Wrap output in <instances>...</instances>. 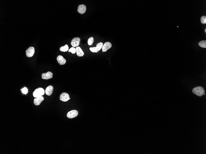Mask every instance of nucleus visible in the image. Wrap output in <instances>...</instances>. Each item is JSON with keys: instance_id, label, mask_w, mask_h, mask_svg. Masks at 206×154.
<instances>
[{"instance_id": "nucleus-1", "label": "nucleus", "mask_w": 206, "mask_h": 154, "mask_svg": "<svg viewBox=\"0 0 206 154\" xmlns=\"http://www.w3.org/2000/svg\"><path fill=\"white\" fill-rule=\"evenodd\" d=\"M192 92L195 94L199 97L205 95L204 89L202 86H197L194 88L192 89Z\"/></svg>"}, {"instance_id": "nucleus-2", "label": "nucleus", "mask_w": 206, "mask_h": 154, "mask_svg": "<svg viewBox=\"0 0 206 154\" xmlns=\"http://www.w3.org/2000/svg\"><path fill=\"white\" fill-rule=\"evenodd\" d=\"M44 90L42 88H38L36 89L33 93V95L35 98L42 96L45 94Z\"/></svg>"}, {"instance_id": "nucleus-3", "label": "nucleus", "mask_w": 206, "mask_h": 154, "mask_svg": "<svg viewBox=\"0 0 206 154\" xmlns=\"http://www.w3.org/2000/svg\"><path fill=\"white\" fill-rule=\"evenodd\" d=\"M103 46V43L100 42L97 44L96 47H90V50L92 52L97 53L102 48Z\"/></svg>"}, {"instance_id": "nucleus-4", "label": "nucleus", "mask_w": 206, "mask_h": 154, "mask_svg": "<svg viewBox=\"0 0 206 154\" xmlns=\"http://www.w3.org/2000/svg\"><path fill=\"white\" fill-rule=\"evenodd\" d=\"M78 114V111L76 110H73L69 112L67 115V116L69 119H73L77 117Z\"/></svg>"}, {"instance_id": "nucleus-5", "label": "nucleus", "mask_w": 206, "mask_h": 154, "mask_svg": "<svg viewBox=\"0 0 206 154\" xmlns=\"http://www.w3.org/2000/svg\"><path fill=\"white\" fill-rule=\"evenodd\" d=\"M35 53V48L33 47H29L26 51V54L27 56L28 57H31L33 56Z\"/></svg>"}, {"instance_id": "nucleus-6", "label": "nucleus", "mask_w": 206, "mask_h": 154, "mask_svg": "<svg viewBox=\"0 0 206 154\" xmlns=\"http://www.w3.org/2000/svg\"><path fill=\"white\" fill-rule=\"evenodd\" d=\"M70 99L69 94L67 93L63 92L60 95V100L62 101L67 102Z\"/></svg>"}, {"instance_id": "nucleus-7", "label": "nucleus", "mask_w": 206, "mask_h": 154, "mask_svg": "<svg viewBox=\"0 0 206 154\" xmlns=\"http://www.w3.org/2000/svg\"><path fill=\"white\" fill-rule=\"evenodd\" d=\"M80 40L79 38L75 37L73 39L71 44L73 47H76L79 45Z\"/></svg>"}, {"instance_id": "nucleus-8", "label": "nucleus", "mask_w": 206, "mask_h": 154, "mask_svg": "<svg viewBox=\"0 0 206 154\" xmlns=\"http://www.w3.org/2000/svg\"><path fill=\"white\" fill-rule=\"evenodd\" d=\"M41 76L43 79L47 80L53 78V74L52 72L48 71L47 73L42 74Z\"/></svg>"}, {"instance_id": "nucleus-9", "label": "nucleus", "mask_w": 206, "mask_h": 154, "mask_svg": "<svg viewBox=\"0 0 206 154\" xmlns=\"http://www.w3.org/2000/svg\"><path fill=\"white\" fill-rule=\"evenodd\" d=\"M87 10V7L84 4L79 5L78 7L77 11L80 14H82L85 13Z\"/></svg>"}, {"instance_id": "nucleus-10", "label": "nucleus", "mask_w": 206, "mask_h": 154, "mask_svg": "<svg viewBox=\"0 0 206 154\" xmlns=\"http://www.w3.org/2000/svg\"><path fill=\"white\" fill-rule=\"evenodd\" d=\"M112 47V44L110 42H106L103 45L102 47V52H105L107 51L108 50L111 48Z\"/></svg>"}, {"instance_id": "nucleus-11", "label": "nucleus", "mask_w": 206, "mask_h": 154, "mask_svg": "<svg viewBox=\"0 0 206 154\" xmlns=\"http://www.w3.org/2000/svg\"><path fill=\"white\" fill-rule=\"evenodd\" d=\"M44 99V97L42 96L36 98L34 100V103L36 106L39 105Z\"/></svg>"}, {"instance_id": "nucleus-12", "label": "nucleus", "mask_w": 206, "mask_h": 154, "mask_svg": "<svg viewBox=\"0 0 206 154\" xmlns=\"http://www.w3.org/2000/svg\"><path fill=\"white\" fill-rule=\"evenodd\" d=\"M57 60L58 64L60 65H64L66 64V61L62 56L59 55L57 56Z\"/></svg>"}, {"instance_id": "nucleus-13", "label": "nucleus", "mask_w": 206, "mask_h": 154, "mask_svg": "<svg viewBox=\"0 0 206 154\" xmlns=\"http://www.w3.org/2000/svg\"><path fill=\"white\" fill-rule=\"evenodd\" d=\"M54 90V87L51 85L49 86L46 89L45 93L48 96L51 95L53 93Z\"/></svg>"}, {"instance_id": "nucleus-14", "label": "nucleus", "mask_w": 206, "mask_h": 154, "mask_svg": "<svg viewBox=\"0 0 206 154\" xmlns=\"http://www.w3.org/2000/svg\"><path fill=\"white\" fill-rule=\"evenodd\" d=\"M77 56L78 57H82L84 55V53L83 52L82 50L79 47H78L76 48Z\"/></svg>"}, {"instance_id": "nucleus-15", "label": "nucleus", "mask_w": 206, "mask_h": 154, "mask_svg": "<svg viewBox=\"0 0 206 154\" xmlns=\"http://www.w3.org/2000/svg\"><path fill=\"white\" fill-rule=\"evenodd\" d=\"M69 49V47L68 45L67 44H66L64 46L60 47V51L65 52L68 51Z\"/></svg>"}, {"instance_id": "nucleus-16", "label": "nucleus", "mask_w": 206, "mask_h": 154, "mask_svg": "<svg viewBox=\"0 0 206 154\" xmlns=\"http://www.w3.org/2000/svg\"><path fill=\"white\" fill-rule=\"evenodd\" d=\"M198 44L201 47L206 48V40H202L198 43Z\"/></svg>"}, {"instance_id": "nucleus-17", "label": "nucleus", "mask_w": 206, "mask_h": 154, "mask_svg": "<svg viewBox=\"0 0 206 154\" xmlns=\"http://www.w3.org/2000/svg\"><path fill=\"white\" fill-rule=\"evenodd\" d=\"M94 42V38L93 37L90 38L88 39V43L89 45H92L93 42Z\"/></svg>"}, {"instance_id": "nucleus-18", "label": "nucleus", "mask_w": 206, "mask_h": 154, "mask_svg": "<svg viewBox=\"0 0 206 154\" xmlns=\"http://www.w3.org/2000/svg\"><path fill=\"white\" fill-rule=\"evenodd\" d=\"M21 90L23 94H26L28 93V89H27V88L25 87H24L22 89H21Z\"/></svg>"}, {"instance_id": "nucleus-19", "label": "nucleus", "mask_w": 206, "mask_h": 154, "mask_svg": "<svg viewBox=\"0 0 206 154\" xmlns=\"http://www.w3.org/2000/svg\"><path fill=\"white\" fill-rule=\"evenodd\" d=\"M201 21L202 24H206V16H202L201 18Z\"/></svg>"}, {"instance_id": "nucleus-20", "label": "nucleus", "mask_w": 206, "mask_h": 154, "mask_svg": "<svg viewBox=\"0 0 206 154\" xmlns=\"http://www.w3.org/2000/svg\"><path fill=\"white\" fill-rule=\"evenodd\" d=\"M69 52H70L73 54H75L76 52V49L73 47L69 50Z\"/></svg>"}, {"instance_id": "nucleus-21", "label": "nucleus", "mask_w": 206, "mask_h": 154, "mask_svg": "<svg viewBox=\"0 0 206 154\" xmlns=\"http://www.w3.org/2000/svg\"><path fill=\"white\" fill-rule=\"evenodd\" d=\"M205 32L206 33V29H205Z\"/></svg>"}]
</instances>
